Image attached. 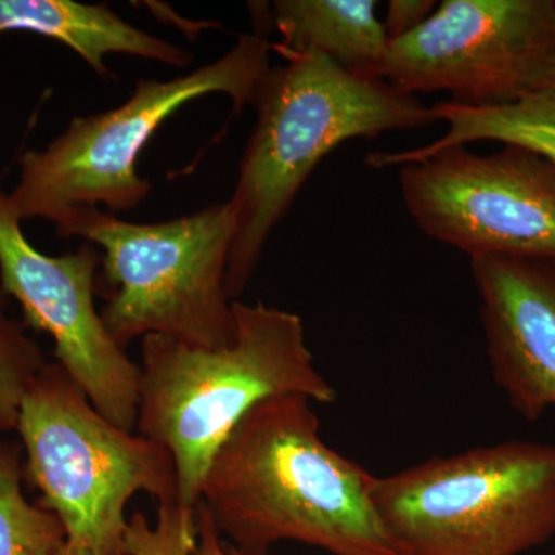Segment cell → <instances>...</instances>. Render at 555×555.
Segmentation results:
<instances>
[{
    "mask_svg": "<svg viewBox=\"0 0 555 555\" xmlns=\"http://www.w3.org/2000/svg\"><path fill=\"white\" fill-rule=\"evenodd\" d=\"M56 233L104 251L96 292L105 298L102 321L120 346L147 335L204 349L235 339L233 301L225 292L233 238L229 203L155 224L82 207Z\"/></svg>",
    "mask_w": 555,
    "mask_h": 555,
    "instance_id": "4",
    "label": "cell"
},
{
    "mask_svg": "<svg viewBox=\"0 0 555 555\" xmlns=\"http://www.w3.org/2000/svg\"><path fill=\"white\" fill-rule=\"evenodd\" d=\"M195 511L196 524H198V540H196L192 555H244L238 547L228 545L222 540L221 532L218 531L214 520L201 503L195 506Z\"/></svg>",
    "mask_w": 555,
    "mask_h": 555,
    "instance_id": "19",
    "label": "cell"
},
{
    "mask_svg": "<svg viewBox=\"0 0 555 555\" xmlns=\"http://www.w3.org/2000/svg\"><path fill=\"white\" fill-rule=\"evenodd\" d=\"M404 206L422 232L469 258L555 262V166L505 144L466 145L400 166Z\"/></svg>",
    "mask_w": 555,
    "mask_h": 555,
    "instance_id": "9",
    "label": "cell"
},
{
    "mask_svg": "<svg viewBox=\"0 0 555 555\" xmlns=\"http://www.w3.org/2000/svg\"><path fill=\"white\" fill-rule=\"evenodd\" d=\"M382 79L401 93L511 104L555 80V0H444L390 40Z\"/></svg>",
    "mask_w": 555,
    "mask_h": 555,
    "instance_id": "8",
    "label": "cell"
},
{
    "mask_svg": "<svg viewBox=\"0 0 555 555\" xmlns=\"http://www.w3.org/2000/svg\"><path fill=\"white\" fill-rule=\"evenodd\" d=\"M31 33L68 47L96 75L108 78L109 54H129L171 67H188L193 57L169 40L134 27L105 5L75 0H0V35Z\"/></svg>",
    "mask_w": 555,
    "mask_h": 555,
    "instance_id": "12",
    "label": "cell"
},
{
    "mask_svg": "<svg viewBox=\"0 0 555 555\" xmlns=\"http://www.w3.org/2000/svg\"><path fill=\"white\" fill-rule=\"evenodd\" d=\"M57 555H94L90 550H87L86 546L79 545V543L67 542L65 546L62 547Z\"/></svg>",
    "mask_w": 555,
    "mask_h": 555,
    "instance_id": "20",
    "label": "cell"
},
{
    "mask_svg": "<svg viewBox=\"0 0 555 555\" xmlns=\"http://www.w3.org/2000/svg\"><path fill=\"white\" fill-rule=\"evenodd\" d=\"M235 339L221 349L147 335L141 341L139 436L166 448L178 499L199 503L211 460L241 420L268 398L298 393L331 404L337 392L313 361L297 313L233 301Z\"/></svg>",
    "mask_w": 555,
    "mask_h": 555,
    "instance_id": "3",
    "label": "cell"
},
{
    "mask_svg": "<svg viewBox=\"0 0 555 555\" xmlns=\"http://www.w3.org/2000/svg\"><path fill=\"white\" fill-rule=\"evenodd\" d=\"M244 553V551H243ZM244 555H270V554H248V553H244Z\"/></svg>",
    "mask_w": 555,
    "mask_h": 555,
    "instance_id": "21",
    "label": "cell"
},
{
    "mask_svg": "<svg viewBox=\"0 0 555 555\" xmlns=\"http://www.w3.org/2000/svg\"><path fill=\"white\" fill-rule=\"evenodd\" d=\"M375 478L324 443L310 398L288 393L241 420L211 460L199 503L244 553L291 540L334 555H398Z\"/></svg>",
    "mask_w": 555,
    "mask_h": 555,
    "instance_id": "1",
    "label": "cell"
},
{
    "mask_svg": "<svg viewBox=\"0 0 555 555\" xmlns=\"http://www.w3.org/2000/svg\"><path fill=\"white\" fill-rule=\"evenodd\" d=\"M16 433L39 505L94 555H127L126 509L138 492L179 502L170 452L105 418L57 363L28 387Z\"/></svg>",
    "mask_w": 555,
    "mask_h": 555,
    "instance_id": "6",
    "label": "cell"
},
{
    "mask_svg": "<svg viewBox=\"0 0 555 555\" xmlns=\"http://www.w3.org/2000/svg\"><path fill=\"white\" fill-rule=\"evenodd\" d=\"M375 0H276L275 50L321 54L346 72L382 79L390 40ZM383 80V79H382Z\"/></svg>",
    "mask_w": 555,
    "mask_h": 555,
    "instance_id": "13",
    "label": "cell"
},
{
    "mask_svg": "<svg viewBox=\"0 0 555 555\" xmlns=\"http://www.w3.org/2000/svg\"><path fill=\"white\" fill-rule=\"evenodd\" d=\"M436 10L433 0H392L383 21L387 38L396 40L416 30Z\"/></svg>",
    "mask_w": 555,
    "mask_h": 555,
    "instance_id": "18",
    "label": "cell"
},
{
    "mask_svg": "<svg viewBox=\"0 0 555 555\" xmlns=\"http://www.w3.org/2000/svg\"><path fill=\"white\" fill-rule=\"evenodd\" d=\"M469 259L492 377L511 406L535 422L555 408V262Z\"/></svg>",
    "mask_w": 555,
    "mask_h": 555,
    "instance_id": "11",
    "label": "cell"
},
{
    "mask_svg": "<svg viewBox=\"0 0 555 555\" xmlns=\"http://www.w3.org/2000/svg\"><path fill=\"white\" fill-rule=\"evenodd\" d=\"M398 555H518L555 534V447L506 441L375 478Z\"/></svg>",
    "mask_w": 555,
    "mask_h": 555,
    "instance_id": "7",
    "label": "cell"
},
{
    "mask_svg": "<svg viewBox=\"0 0 555 555\" xmlns=\"http://www.w3.org/2000/svg\"><path fill=\"white\" fill-rule=\"evenodd\" d=\"M254 107L257 124L244 150L235 192L225 292L236 301L273 230L332 150L350 139L416 130L437 122L430 107L382 79L338 67L321 54L276 50Z\"/></svg>",
    "mask_w": 555,
    "mask_h": 555,
    "instance_id": "2",
    "label": "cell"
},
{
    "mask_svg": "<svg viewBox=\"0 0 555 555\" xmlns=\"http://www.w3.org/2000/svg\"><path fill=\"white\" fill-rule=\"evenodd\" d=\"M551 89L555 90V80H554L553 87H551Z\"/></svg>",
    "mask_w": 555,
    "mask_h": 555,
    "instance_id": "22",
    "label": "cell"
},
{
    "mask_svg": "<svg viewBox=\"0 0 555 555\" xmlns=\"http://www.w3.org/2000/svg\"><path fill=\"white\" fill-rule=\"evenodd\" d=\"M24 459L0 437V555H57L67 543L60 518L25 496Z\"/></svg>",
    "mask_w": 555,
    "mask_h": 555,
    "instance_id": "15",
    "label": "cell"
},
{
    "mask_svg": "<svg viewBox=\"0 0 555 555\" xmlns=\"http://www.w3.org/2000/svg\"><path fill=\"white\" fill-rule=\"evenodd\" d=\"M273 46L264 36L243 35L224 56L169 80L141 79L129 100L96 115L78 116L46 149L20 156V181L9 193L25 219L61 228L76 210H133L152 184L138 173V159L171 115L207 94H225L236 112L254 105L270 72Z\"/></svg>",
    "mask_w": 555,
    "mask_h": 555,
    "instance_id": "5",
    "label": "cell"
},
{
    "mask_svg": "<svg viewBox=\"0 0 555 555\" xmlns=\"http://www.w3.org/2000/svg\"><path fill=\"white\" fill-rule=\"evenodd\" d=\"M9 299L0 291V433L16 430L22 400L49 364L24 321L10 315Z\"/></svg>",
    "mask_w": 555,
    "mask_h": 555,
    "instance_id": "16",
    "label": "cell"
},
{
    "mask_svg": "<svg viewBox=\"0 0 555 555\" xmlns=\"http://www.w3.org/2000/svg\"><path fill=\"white\" fill-rule=\"evenodd\" d=\"M436 120L447 124V133L423 147L404 152H377L367 164L377 169L400 167L411 160L427 158L444 149L492 141L532 150L555 166V90L535 91L511 104L463 105L452 101L430 107Z\"/></svg>",
    "mask_w": 555,
    "mask_h": 555,
    "instance_id": "14",
    "label": "cell"
},
{
    "mask_svg": "<svg viewBox=\"0 0 555 555\" xmlns=\"http://www.w3.org/2000/svg\"><path fill=\"white\" fill-rule=\"evenodd\" d=\"M198 540L195 507L178 500L160 503L156 524L150 525L141 513L129 518L126 534L127 555H192Z\"/></svg>",
    "mask_w": 555,
    "mask_h": 555,
    "instance_id": "17",
    "label": "cell"
},
{
    "mask_svg": "<svg viewBox=\"0 0 555 555\" xmlns=\"http://www.w3.org/2000/svg\"><path fill=\"white\" fill-rule=\"evenodd\" d=\"M101 262L90 243L64 255L38 250L25 236L9 193L0 189V291L21 306L25 326L50 335L56 363L93 406L134 433L141 369L98 312Z\"/></svg>",
    "mask_w": 555,
    "mask_h": 555,
    "instance_id": "10",
    "label": "cell"
}]
</instances>
